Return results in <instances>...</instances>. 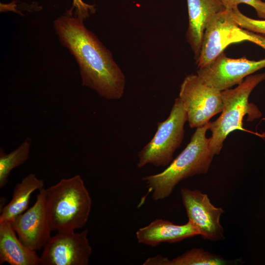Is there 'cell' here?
<instances>
[{
    "label": "cell",
    "instance_id": "6da1fadb",
    "mask_svg": "<svg viewBox=\"0 0 265 265\" xmlns=\"http://www.w3.org/2000/svg\"><path fill=\"white\" fill-rule=\"evenodd\" d=\"M61 45L78 64L82 85L106 100H119L126 87L124 73L107 49L81 20L67 12L53 23Z\"/></svg>",
    "mask_w": 265,
    "mask_h": 265
},
{
    "label": "cell",
    "instance_id": "7a4b0ae2",
    "mask_svg": "<svg viewBox=\"0 0 265 265\" xmlns=\"http://www.w3.org/2000/svg\"><path fill=\"white\" fill-rule=\"evenodd\" d=\"M210 123L196 129L186 148L164 170L142 178L154 200L168 197L182 181L209 171L214 156L206 137Z\"/></svg>",
    "mask_w": 265,
    "mask_h": 265
},
{
    "label": "cell",
    "instance_id": "3957f363",
    "mask_svg": "<svg viewBox=\"0 0 265 265\" xmlns=\"http://www.w3.org/2000/svg\"><path fill=\"white\" fill-rule=\"evenodd\" d=\"M46 209L52 231H75L88 221L92 200L81 176L62 179L45 188Z\"/></svg>",
    "mask_w": 265,
    "mask_h": 265
},
{
    "label": "cell",
    "instance_id": "277c9868",
    "mask_svg": "<svg viewBox=\"0 0 265 265\" xmlns=\"http://www.w3.org/2000/svg\"><path fill=\"white\" fill-rule=\"evenodd\" d=\"M265 80V73L250 75L234 89L221 91L222 109L219 117L210 122V149L214 155L220 154L227 136L234 131L244 130L243 119L248 114L250 121L260 118L262 113L255 105L249 103L253 90Z\"/></svg>",
    "mask_w": 265,
    "mask_h": 265
},
{
    "label": "cell",
    "instance_id": "5b68a950",
    "mask_svg": "<svg viewBox=\"0 0 265 265\" xmlns=\"http://www.w3.org/2000/svg\"><path fill=\"white\" fill-rule=\"evenodd\" d=\"M186 121V112L178 97L175 99L167 118L158 123L155 135L138 152L137 167L141 168L147 164L168 166L173 160L175 152L183 142Z\"/></svg>",
    "mask_w": 265,
    "mask_h": 265
},
{
    "label": "cell",
    "instance_id": "8992f818",
    "mask_svg": "<svg viewBox=\"0 0 265 265\" xmlns=\"http://www.w3.org/2000/svg\"><path fill=\"white\" fill-rule=\"evenodd\" d=\"M179 98L186 112L191 128L208 124L222 109L221 91L206 84L196 74L186 76L180 86Z\"/></svg>",
    "mask_w": 265,
    "mask_h": 265
},
{
    "label": "cell",
    "instance_id": "52a82bcc",
    "mask_svg": "<svg viewBox=\"0 0 265 265\" xmlns=\"http://www.w3.org/2000/svg\"><path fill=\"white\" fill-rule=\"evenodd\" d=\"M246 41H251L249 31L237 24L233 19L232 10L224 9L213 17L205 30L196 60L197 68L212 62L231 44Z\"/></svg>",
    "mask_w": 265,
    "mask_h": 265
},
{
    "label": "cell",
    "instance_id": "ba28073f",
    "mask_svg": "<svg viewBox=\"0 0 265 265\" xmlns=\"http://www.w3.org/2000/svg\"><path fill=\"white\" fill-rule=\"evenodd\" d=\"M265 68V58L252 60L246 57L232 58L224 52L206 66L198 68L199 77L208 85L220 91L241 83L246 77Z\"/></svg>",
    "mask_w": 265,
    "mask_h": 265
},
{
    "label": "cell",
    "instance_id": "9c48e42d",
    "mask_svg": "<svg viewBox=\"0 0 265 265\" xmlns=\"http://www.w3.org/2000/svg\"><path fill=\"white\" fill-rule=\"evenodd\" d=\"M88 230L57 232L51 237L40 257L41 265H87L92 249Z\"/></svg>",
    "mask_w": 265,
    "mask_h": 265
},
{
    "label": "cell",
    "instance_id": "30bf717a",
    "mask_svg": "<svg viewBox=\"0 0 265 265\" xmlns=\"http://www.w3.org/2000/svg\"><path fill=\"white\" fill-rule=\"evenodd\" d=\"M180 192L188 220L196 228L199 235L211 241L224 239V229L220 218L224 210L215 207L208 196L198 189L183 187Z\"/></svg>",
    "mask_w": 265,
    "mask_h": 265
},
{
    "label": "cell",
    "instance_id": "8fae6325",
    "mask_svg": "<svg viewBox=\"0 0 265 265\" xmlns=\"http://www.w3.org/2000/svg\"><path fill=\"white\" fill-rule=\"evenodd\" d=\"M22 242L29 248L39 250L51 238L52 231L48 216L45 188L40 190L34 204L11 221Z\"/></svg>",
    "mask_w": 265,
    "mask_h": 265
},
{
    "label": "cell",
    "instance_id": "7c38bea8",
    "mask_svg": "<svg viewBox=\"0 0 265 265\" xmlns=\"http://www.w3.org/2000/svg\"><path fill=\"white\" fill-rule=\"evenodd\" d=\"M186 2L188 25L186 38L196 60L207 26L217 13L225 8L220 0H186Z\"/></svg>",
    "mask_w": 265,
    "mask_h": 265
},
{
    "label": "cell",
    "instance_id": "4fadbf2b",
    "mask_svg": "<svg viewBox=\"0 0 265 265\" xmlns=\"http://www.w3.org/2000/svg\"><path fill=\"white\" fill-rule=\"evenodd\" d=\"M197 235V230L189 220L185 224L177 225L165 219H156L136 232L138 242L151 247L163 242H178Z\"/></svg>",
    "mask_w": 265,
    "mask_h": 265
},
{
    "label": "cell",
    "instance_id": "5bb4252c",
    "mask_svg": "<svg viewBox=\"0 0 265 265\" xmlns=\"http://www.w3.org/2000/svg\"><path fill=\"white\" fill-rule=\"evenodd\" d=\"M38 265L40 259L20 240L11 222H0V265Z\"/></svg>",
    "mask_w": 265,
    "mask_h": 265
},
{
    "label": "cell",
    "instance_id": "9a60e30c",
    "mask_svg": "<svg viewBox=\"0 0 265 265\" xmlns=\"http://www.w3.org/2000/svg\"><path fill=\"white\" fill-rule=\"evenodd\" d=\"M44 180L38 179L33 173H29L23 178L14 187L11 200L1 210L0 222H11L25 212L31 194L36 190L44 188Z\"/></svg>",
    "mask_w": 265,
    "mask_h": 265
},
{
    "label": "cell",
    "instance_id": "2e32d148",
    "mask_svg": "<svg viewBox=\"0 0 265 265\" xmlns=\"http://www.w3.org/2000/svg\"><path fill=\"white\" fill-rule=\"evenodd\" d=\"M231 263L203 248H193L172 259L164 257L163 265H225Z\"/></svg>",
    "mask_w": 265,
    "mask_h": 265
},
{
    "label": "cell",
    "instance_id": "e0dca14e",
    "mask_svg": "<svg viewBox=\"0 0 265 265\" xmlns=\"http://www.w3.org/2000/svg\"><path fill=\"white\" fill-rule=\"evenodd\" d=\"M31 140L27 137L16 149L5 154L2 149L0 151V188L4 186L11 171L23 164L30 153Z\"/></svg>",
    "mask_w": 265,
    "mask_h": 265
},
{
    "label": "cell",
    "instance_id": "ac0fdd59",
    "mask_svg": "<svg viewBox=\"0 0 265 265\" xmlns=\"http://www.w3.org/2000/svg\"><path fill=\"white\" fill-rule=\"evenodd\" d=\"M234 20L241 28L265 35V20L254 19L242 14L238 8L232 10Z\"/></svg>",
    "mask_w": 265,
    "mask_h": 265
},
{
    "label": "cell",
    "instance_id": "d6986e66",
    "mask_svg": "<svg viewBox=\"0 0 265 265\" xmlns=\"http://www.w3.org/2000/svg\"><path fill=\"white\" fill-rule=\"evenodd\" d=\"M224 8L233 10L238 8V5L244 3L252 6L257 16L262 20H265V2L262 0H220Z\"/></svg>",
    "mask_w": 265,
    "mask_h": 265
},
{
    "label": "cell",
    "instance_id": "ffe728a7",
    "mask_svg": "<svg viewBox=\"0 0 265 265\" xmlns=\"http://www.w3.org/2000/svg\"><path fill=\"white\" fill-rule=\"evenodd\" d=\"M96 10L95 5L94 4H88L82 0H73L72 6L67 12L73 15L74 11V16L84 21L94 14Z\"/></svg>",
    "mask_w": 265,
    "mask_h": 265
},
{
    "label": "cell",
    "instance_id": "44dd1931",
    "mask_svg": "<svg viewBox=\"0 0 265 265\" xmlns=\"http://www.w3.org/2000/svg\"><path fill=\"white\" fill-rule=\"evenodd\" d=\"M251 36V42L260 46L265 50V35L249 31Z\"/></svg>",
    "mask_w": 265,
    "mask_h": 265
},
{
    "label": "cell",
    "instance_id": "7402d4cb",
    "mask_svg": "<svg viewBox=\"0 0 265 265\" xmlns=\"http://www.w3.org/2000/svg\"><path fill=\"white\" fill-rule=\"evenodd\" d=\"M262 136H263V138L265 140V134H263Z\"/></svg>",
    "mask_w": 265,
    "mask_h": 265
}]
</instances>
